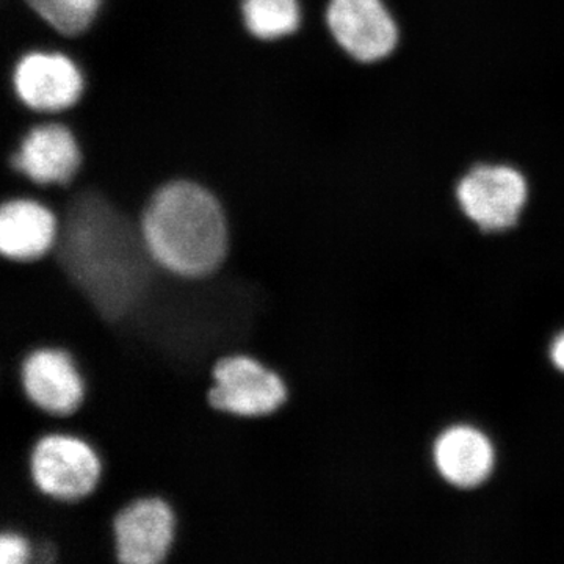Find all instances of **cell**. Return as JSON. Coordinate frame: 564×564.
<instances>
[{
    "mask_svg": "<svg viewBox=\"0 0 564 564\" xmlns=\"http://www.w3.org/2000/svg\"><path fill=\"white\" fill-rule=\"evenodd\" d=\"M62 267L96 310L109 318L124 317L139 300L152 259L141 229L95 192L69 204L58 229Z\"/></svg>",
    "mask_w": 564,
    "mask_h": 564,
    "instance_id": "obj_1",
    "label": "cell"
},
{
    "mask_svg": "<svg viewBox=\"0 0 564 564\" xmlns=\"http://www.w3.org/2000/svg\"><path fill=\"white\" fill-rule=\"evenodd\" d=\"M140 229L152 261L174 276H210L228 254L225 209L198 182L170 181L152 193Z\"/></svg>",
    "mask_w": 564,
    "mask_h": 564,
    "instance_id": "obj_2",
    "label": "cell"
},
{
    "mask_svg": "<svg viewBox=\"0 0 564 564\" xmlns=\"http://www.w3.org/2000/svg\"><path fill=\"white\" fill-rule=\"evenodd\" d=\"M456 199L470 221L486 232L513 228L529 199L524 174L511 165L481 163L456 185Z\"/></svg>",
    "mask_w": 564,
    "mask_h": 564,
    "instance_id": "obj_3",
    "label": "cell"
},
{
    "mask_svg": "<svg viewBox=\"0 0 564 564\" xmlns=\"http://www.w3.org/2000/svg\"><path fill=\"white\" fill-rule=\"evenodd\" d=\"M212 380L207 402L214 410L237 417L273 414L288 400V388L280 375L251 356L221 358L212 370Z\"/></svg>",
    "mask_w": 564,
    "mask_h": 564,
    "instance_id": "obj_4",
    "label": "cell"
},
{
    "mask_svg": "<svg viewBox=\"0 0 564 564\" xmlns=\"http://www.w3.org/2000/svg\"><path fill=\"white\" fill-rule=\"evenodd\" d=\"M31 475L41 492L57 500L76 502L95 491L101 477V462L84 441L51 434L33 447Z\"/></svg>",
    "mask_w": 564,
    "mask_h": 564,
    "instance_id": "obj_5",
    "label": "cell"
},
{
    "mask_svg": "<svg viewBox=\"0 0 564 564\" xmlns=\"http://www.w3.org/2000/svg\"><path fill=\"white\" fill-rule=\"evenodd\" d=\"M326 25L337 46L359 63L383 62L399 46V24L384 0H329Z\"/></svg>",
    "mask_w": 564,
    "mask_h": 564,
    "instance_id": "obj_6",
    "label": "cell"
},
{
    "mask_svg": "<svg viewBox=\"0 0 564 564\" xmlns=\"http://www.w3.org/2000/svg\"><path fill=\"white\" fill-rule=\"evenodd\" d=\"M18 98L31 110L57 113L76 106L85 82L79 66L61 52H29L13 70Z\"/></svg>",
    "mask_w": 564,
    "mask_h": 564,
    "instance_id": "obj_7",
    "label": "cell"
},
{
    "mask_svg": "<svg viewBox=\"0 0 564 564\" xmlns=\"http://www.w3.org/2000/svg\"><path fill=\"white\" fill-rule=\"evenodd\" d=\"M176 518L162 499H140L113 519L115 554L122 564H159L169 555Z\"/></svg>",
    "mask_w": 564,
    "mask_h": 564,
    "instance_id": "obj_8",
    "label": "cell"
},
{
    "mask_svg": "<svg viewBox=\"0 0 564 564\" xmlns=\"http://www.w3.org/2000/svg\"><path fill=\"white\" fill-rule=\"evenodd\" d=\"M21 380L28 399L47 414H73L84 400V381L63 350L31 352L22 364Z\"/></svg>",
    "mask_w": 564,
    "mask_h": 564,
    "instance_id": "obj_9",
    "label": "cell"
},
{
    "mask_svg": "<svg viewBox=\"0 0 564 564\" xmlns=\"http://www.w3.org/2000/svg\"><path fill=\"white\" fill-rule=\"evenodd\" d=\"M80 165L79 141L63 124L31 129L13 155L14 169L40 185L68 184L79 173Z\"/></svg>",
    "mask_w": 564,
    "mask_h": 564,
    "instance_id": "obj_10",
    "label": "cell"
},
{
    "mask_svg": "<svg viewBox=\"0 0 564 564\" xmlns=\"http://www.w3.org/2000/svg\"><path fill=\"white\" fill-rule=\"evenodd\" d=\"M58 237L55 215L33 199H10L0 209V252L14 262H31L54 248Z\"/></svg>",
    "mask_w": 564,
    "mask_h": 564,
    "instance_id": "obj_11",
    "label": "cell"
},
{
    "mask_svg": "<svg viewBox=\"0 0 564 564\" xmlns=\"http://www.w3.org/2000/svg\"><path fill=\"white\" fill-rule=\"evenodd\" d=\"M434 463L448 484L470 489L484 484L491 475L494 448L478 430L455 426L436 441Z\"/></svg>",
    "mask_w": 564,
    "mask_h": 564,
    "instance_id": "obj_12",
    "label": "cell"
},
{
    "mask_svg": "<svg viewBox=\"0 0 564 564\" xmlns=\"http://www.w3.org/2000/svg\"><path fill=\"white\" fill-rule=\"evenodd\" d=\"M240 13L247 32L259 41L289 39L303 18L300 0H242Z\"/></svg>",
    "mask_w": 564,
    "mask_h": 564,
    "instance_id": "obj_13",
    "label": "cell"
},
{
    "mask_svg": "<svg viewBox=\"0 0 564 564\" xmlns=\"http://www.w3.org/2000/svg\"><path fill=\"white\" fill-rule=\"evenodd\" d=\"M55 32L79 36L91 28L101 13L104 0H24Z\"/></svg>",
    "mask_w": 564,
    "mask_h": 564,
    "instance_id": "obj_14",
    "label": "cell"
},
{
    "mask_svg": "<svg viewBox=\"0 0 564 564\" xmlns=\"http://www.w3.org/2000/svg\"><path fill=\"white\" fill-rule=\"evenodd\" d=\"M31 555L28 540L21 534L10 532L0 536V564H24Z\"/></svg>",
    "mask_w": 564,
    "mask_h": 564,
    "instance_id": "obj_15",
    "label": "cell"
},
{
    "mask_svg": "<svg viewBox=\"0 0 564 564\" xmlns=\"http://www.w3.org/2000/svg\"><path fill=\"white\" fill-rule=\"evenodd\" d=\"M551 356L555 366L564 372V334L552 345Z\"/></svg>",
    "mask_w": 564,
    "mask_h": 564,
    "instance_id": "obj_16",
    "label": "cell"
}]
</instances>
